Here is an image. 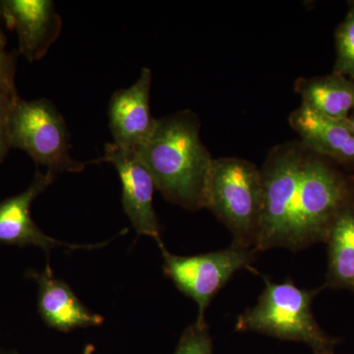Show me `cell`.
Here are the masks:
<instances>
[{"label":"cell","mask_w":354,"mask_h":354,"mask_svg":"<svg viewBox=\"0 0 354 354\" xmlns=\"http://www.w3.org/2000/svg\"><path fill=\"white\" fill-rule=\"evenodd\" d=\"M330 354H334V353H330Z\"/></svg>","instance_id":"cell-22"},{"label":"cell","mask_w":354,"mask_h":354,"mask_svg":"<svg viewBox=\"0 0 354 354\" xmlns=\"http://www.w3.org/2000/svg\"><path fill=\"white\" fill-rule=\"evenodd\" d=\"M288 122L311 152L344 167H354V131L348 120H335L304 104L290 113Z\"/></svg>","instance_id":"cell-12"},{"label":"cell","mask_w":354,"mask_h":354,"mask_svg":"<svg viewBox=\"0 0 354 354\" xmlns=\"http://www.w3.org/2000/svg\"><path fill=\"white\" fill-rule=\"evenodd\" d=\"M16 94L15 85L0 82V164L11 149L7 122L11 102Z\"/></svg>","instance_id":"cell-17"},{"label":"cell","mask_w":354,"mask_h":354,"mask_svg":"<svg viewBox=\"0 0 354 354\" xmlns=\"http://www.w3.org/2000/svg\"><path fill=\"white\" fill-rule=\"evenodd\" d=\"M16 53L6 50V38L0 32V82L15 85Z\"/></svg>","instance_id":"cell-18"},{"label":"cell","mask_w":354,"mask_h":354,"mask_svg":"<svg viewBox=\"0 0 354 354\" xmlns=\"http://www.w3.org/2000/svg\"><path fill=\"white\" fill-rule=\"evenodd\" d=\"M295 90L301 104L327 118L348 120L354 111V81L339 74L298 78Z\"/></svg>","instance_id":"cell-13"},{"label":"cell","mask_w":354,"mask_h":354,"mask_svg":"<svg viewBox=\"0 0 354 354\" xmlns=\"http://www.w3.org/2000/svg\"><path fill=\"white\" fill-rule=\"evenodd\" d=\"M152 71L144 67L129 88L116 91L109 104V125L113 143L135 151L152 136L158 120L151 113Z\"/></svg>","instance_id":"cell-10"},{"label":"cell","mask_w":354,"mask_h":354,"mask_svg":"<svg viewBox=\"0 0 354 354\" xmlns=\"http://www.w3.org/2000/svg\"><path fill=\"white\" fill-rule=\"evenodd\" d=\"M348 121L349 125H351V127L353 128V130L354 131V111H353V113H351V115H349Z\"/></svg>","instance_id":"cell-20"},{"label":"cell","mask_w":354,"mask_h":354,"mask_svg":"<svg viewBox=\"0 0 354 354\" xmlns=\"http://www.w3.org/2000/svg\"><path fill=\"white\" fill-rule=\"evenodd\" d=\"M167 202L188 211L205 208V191L213 165L191 111L158 120L152 136L134 151Z\"/></svg>","instance_id":"cell-2"},{"label":"cell","mask_w":354,"mask_h":354,"mask_svg":"<svg viewBox=\"0 0 354 354\" xmlns=\"http://www.w3.org/2000/svg\"><path fill=\"white\" fill-rule=\"evenodd\" d=\"M102 160L113 165L118 172L122 187L123 209L137 234L152 237L158 247L164 246L153 205L155 183L136 153L120 148L113 142L104 146Z\"/></svg>","instance_id":"cell-7"},{"label":"cell","mask_w":354,"mask_h":354,"mask_svg":"<svg viewBox=\"0 0 354 354\" xmlns=\"http://www.w3.org/2000/svg\"><path fill=\"white\" fill-rule=\"evenodd\" d=\"M335 50L333 73L354 81V1L349 2L348 14L335 31Z\"/></svg>","instance_id":"cell-15"},{"label":"cell","mask_w":354,"mask_h":354,"mask_svg":"<svg viewBox=\"0 0 354 354\" xmlns=\"http://www.w3.org/2000/svg\"><path fill=\"white\" fill-rule=\"evenodd\" d=\"M27 274L38 285L39 314L51 329L68 333L104 323V317L88 310L71 286L55 277L50 263L41 271L31 270Z\"/></svg>","instance_id":"cell-11"},{"label":"cell","mask_w":354,"mask_h":354,"mask_svg":"<svg viewBox=\"0 0 354 354\" xmlns=\"http://www.w3.org/2000/svg\"><path fill=\"white\" fill-rule=\"evenodd\" d=\"M257 304L237 319V332H255L309 346L314 354L334 353L337 339L319 326L312 312L314 298L322 288L305 290L292 281L272 283L265 279Z\"/></svg>","instance_id":"cell-3"},{"label":"cell","mask_w":354,"mask_h":354,"mask_svg":"<svg viewBox=\"0 0 354 354\" xmlns=\"http://www.w3.org/2000/svg\"><path fill=\"white\" fill-rule=\"evenodd\" d=\"M0 20L16 32L18 53L29 62L41 59L62 29V17L50 0H0Z\"/></svg>","instance_id":"cell-9"},{"label":"cell","mask_w":354,"mask_h":354,"mask_svg":"<svg viewBox=\"0 0 354 354\" xmlns=\"http://www.w3.org/2000/svg\"><path fill=\"white\" fill-rule=\"evenodd\" d=\"M95 353V346L93 344H87L84 348L82 354H93Z\"/></svg>","instance_id":"cell-19"},{"label":"cell","mask_w":354,"mask_h":354,"mask_svg":"<svg viewBox=\"0 0 354 354\" xmlns=\"http://www.w3.org/2000/svg\"><path fill=\"white\" fill-rule=\"evenodd\" d=\"M326 243L328 272L326 286L353 290L354 285V206L344 209L335 218Z\"/></svg>","instance_id":"cell-14"},{"label":"cell","mask_w":354,"mask_h":354,"mask_svg":"<svg viewBox=\"0 0 354 354\" xmlns=\"http://www.w3.org/2000/svg\"><path fill=\"white\" fill-rule=\"evenodd\" d=\"M174 354H214L213 341L207 323L195 322L184 330Z\"/></svg>","instance_id":"cell-16"},{"label":"cell","mask_w":354,"mask_h":354,"mask_svg":"<svg viewBox=\"0 0 354 354\" xmlns=\"http://www.w3.org/2000/svg\"><path fill=\"white\" fill-rule=\"evenodd\" d=\"M164 258V272L179 291L198 305L196 322L206 323L205 313L212 299L242 269H251L257 258L254 248L232 245L223 250L201 255L179 256L160 247Z\"/></svg>","instance_id":"cell-6"},{"label":"cell","mask_w":354,"mask_h":354,"mask_svg":"<svg viewBox=\"0 0 354 354\" xmlns=\"http://www.w3.org/2000/svg\"><path fill=\"white\" fill-rule=\"evenodd\" d=\"M11 148L20 149L36 165L55 172H81L87 162L72 158L68 128L64 116L46 99L26 101L14 95L8 113Z\"/></svg>","instance_id":"cell-5"},{"label":"cell","mask_w":354,"mask_h":354,"mask_svg":"<svg viewBox=\"0 0 354 354\" xmlns=\"http://www.w3.org/2000/svg\"><path fill=\"white\" fill-rule=\"evenodd\" d=\"M353 290H354V285H353Z\"/></svg>","instance_id":"cell-21"},{"label":"cell","mask_w":354,"mask_h":354,"mask_svg":"<svg viewBox=\"0 0 354 354\" xmlns=\"http://www.w3.org/2000/svg\"><path fill=\"white\" fill-rule=\"evenodd\" d=\"M55 172L37 171L29 187L20 194L0 202V243L12 246H35L50 252L59 246L76 249H94L106 245L104 243L78 245L57 241L44 234L32 221L31 207L32 202L44 192L57 178Z\"/></svg>","instance_id":"cell-8"},{"label":"cell","mask_w":354,"mask_h":354,"mask_svg":"<svg viewBox=\"0 0 354 354\" xmlns=\"http://www.w3.org/2000/svg\"><path fill=\"white\" fill-rule=\"evenodd\" d=\"M263 209L256 250H300L326 242L337 216L354 206V179L299 142L274 147L261 169Z\"/></svg>","instance_id":"cell-1"},{"label":"cell","mask_w":354,"mask_h":354,"mask_svg":"<svg viewBox=\"0 0 354 354\" xmlns=\"http://www.w3.org/2000/svg\"><path fill=\"white\" fill-rule=\"evenodd\" d=\"M204 209L227 227L234 239L232 244L255 249L263 209L261 169L243 158H214Z\"/></svg>","instance_id":"cell-4"}]
</instances>
